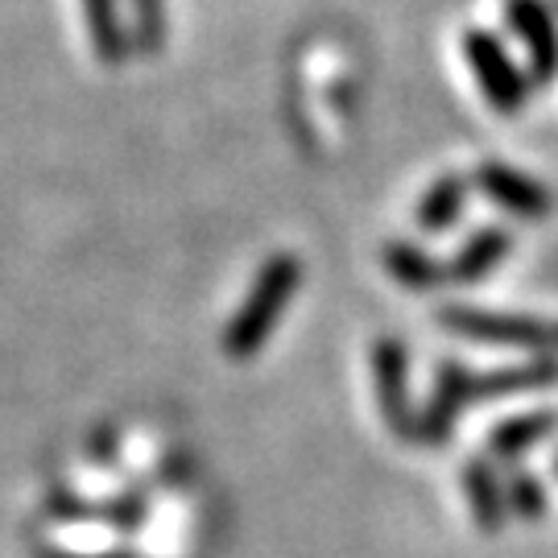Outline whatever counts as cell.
Masks as SVG:
<instances>
[{
	"label": "cell",
	"instance_id": "1",
	"mask_svg": "<svg viewBox=\"0 0 558 558\" xmlns=\"http://www.w3.org/2000/svg\"><path fill=\"white\" fill-rule=\"evenodd\" d=\"M302 281V265L294 253H278L260 265L257 281L248 290V299L240 302L236 319L223 331V348L232 360H253L265 348V339L274 336L281 311L294 302Z\"/></svg>",
	"mask_w": 558,
	"mask_h": 558
},
{
	"label": "cell",
	"instance_id": "4",
	"mask_svg": "<svg viewBox=\"0 0 558 558\" xmlns=\"http://www.w3.org/2000/svg\"><path fill=\"white\" fill-rule=\"evenodd\" d=\"M373 380H377V401L385 422L398 435H418L410 393H405V348H401V339H377L373 343Z\"/></svg>",
	"mask_w": 558,
	"mask_h": 558
},
{
	"label": "cell",
	"instance_id": "13",
	"mask_svg": "<svg viewBox=\"0 0 558 558\" xmlns=\"http://www.w3.org/2000/svg\"><path fill=\"white\" fill-rule=\"evenodd\" d=\"M555 430V414H525V418H509L500 422L497 430H493V456L500 459H513L521 456L525 447H534L538 439H546Z\"/></svg>",
	"mask_w": 558,
	"mask_h": 558
},
{
	"label": "cell",
	"instance_id": "11",
	"mask_svg": "<svg viewBox=\"0 0 558 558\" xmlns=\"http://www.w3.org/2000/svg\"><path fill=\"white\" fill-rule=\"evenodd\" d=\"M385 265H389V274L405 290H435L439 281H447V269H442L439 260H430V253H422V248L405 244V240H393L385 248Z\"/></svg>",
	"mask_w": 558,
	"mask_h": 558
},
{
	"label": "cell",
	"instance_id": "8",
	"mask_svg": "<svg viewBox=\"0 0 558 558\" xmlns=\"http://www.w3.org/2000/svg\"><path fill=\"white\" fill-rule=\"evenodd\" d=\"M505 253H509V232H500V228H484V232H476V236L459 248L456 257L442 265V269H447V281L484 278V274H493L500 260H505Z\"/></svg>",
	"mask_w": 558,
	"mask_h": 558
},
{
	"label": "cell",
	"instance_id": "7",
	"mask_svg": "<svg viewBox=\"0 0 558 558\" xmlns=\"http://www.w3.org/2000/svg\"><path fill=\"white\" fill-rule=\"evenodd\" d=\"M472 373L463 368V364H456V360H447V364H439V377H435V393H430V401H426V414H422L418 430L426 435V439H442L451 426H456L459 410L472 401Z\"/></svg>",
	"mask_w": 558,
	"mask_h": 558
},
{
	"label": "cell",
	"instance_id": "16",
	"mask_svg": "<svg viewBox=\"0 0 558 558\" xmlns=\"http://www.w3.org/2000/svg\"><path fill=\"white\" fill-rule=\"evenodd\" d=\"M513 505H518V513H525V518L542 513V488L530 476H518L513 480Z\"/></svg>",
	"mask_w": 558,
	"mask_h": 558
},
{
	"label": "cell",
	"instance_id": "10",
	"mask_svg": "<svg viewBox=\"0 0 558 558\" xmlns=\"http://www.w3.org/2000/svg\"><path fill=\"white\" fill-rule=\"evenodd\" d=\"M550 380H558L555 360H534L521 368H500L488 377L472 380V398H505V393H525V389H546Z\"/></svg>",
	"mask_w": 558,
	"mask_h": 558
},
{
	"label": "cell",
	"instance_id": "2",
	"mask_svg": "<svg viewBox=\"0 0 558 558\" xmlns=\"http://www.w3.org/2000/svg\"><path fill=\"white\" fill-rule=\"evenodd\" d=\"M463 54H468V66L476 71L480 80V92L488 96V104L497 108V112H521L525 108V75H521L513 59L505 54V46H500L493 34H484V29H468L463 34Z\"/></svg>",
	"mask_w": 558,
	"mask_h": 558
},
{
	"label": "cell",
	"instance_id": "9",
	"mask_svg": "<svg viewBox=\"0 0 558 558\" xmlns=\"http://www.w3.org/2000/svg\"><path fill=\"white\" fill-rule=\"evenodd\" d=\"M83 17H87V34L100 62L120 66L129 59V34H124V21H120L117 0H83Z\"/></svg>",
	"mask_w": 558,
	"mask_h": 558
},
{
	"label": "cell",
	"instance_id": "17",
	"mask_svg": "<svg viewBox=\"0 0 558 558\" xmlns=\"http://www.w3.org/2000/svg\"><path fill=\"white\" fill-rule=\"evenodd\" d=\"M555 348H558V323H555Z\"/></svg>",
	"mask_w": 558,
	"mask_h": 558
},
{
	"label": "cell",
	"instance_id": "6",
	"mask_svg": "<svg viewBox=\"0 0 558 558\" xmlns=\"http://www.w3.org/2000/svg\"><path fill=\"white\" fill-rule=\"evenodd\" d=\"M509 25L530 50V71L534 80H555L558 75V34L555 21L546 17L538 0H509Z\"/></svg>",
	"mask_w": 558,
	"mask_h": 558
},
{
	"label": "cell",
	"instance_id": "12",
	"mask_svg": "<svg viewBox=\"0 0 558 558\" xmlns=\"http://www.w3.org/2000/svg\"><path fill=\"white\" fill-rule=\"evenodd\" d=\"M463 199H468V182L456 179V174H442L418 203V228L422 232H447L451 223L459 220L463 211Z\"/></svg>",
	"mask_w": 558,
	"mask_h": 558
},
{
	"label": "cell",
	"instance_id": "14",
	"mask_svg": "<svg viewBox=\"0 0 558 558\" xmlns=\"http://www.w3.org/2000/svg\"><path fill=\"white\" fill-rule=\"evenodd\" d=\"M463 480H468V497H472L476 521L484 525V530H497L500 525V488H497V480H493V468L472 463Z\"/></svg>",
	"mask_w": 558,
	"mask_h": 558
},
{
	"label": "cell",
	"instance_id": "15",
	"mask_svg": "<svg viewBox=\"0 0 558 558\" xmlns=\"http://www.w3.org/2000/svg\"><path fill=\"white\" fill-rule=\"evenodd\" d=\"M133 41L141 54H158L166 41V0H133Z\"/></svg>",
	"mask_w": 558,
	"mask_h": 558
},
{
	"label": "cell",
	"instance_id": "5",
	"mask_svg": "<svg viewBox=\"0 0 558 558\" xmlns=\"http://www.w3.org/2000/svg\"><path fill=\"white\" fill-rule=\"evenodd\" d=\"M476 182L488 199L500 203L505 211L521 216V220H542V216L555 207L550 191H546L542 182H534L530 174H518V170H509V166H500V161H484L476 170Z\"/></svg>",
	"mask_w": 558,
	"mask_h": 558
},
{
	"label": "cell",
	"instance_id": "3",
	"mask_svg": "<svg viewBox=\"0 0 558 558\" xmlns=\"http://www.w3.org/2000/svg\"><path fill=\"white\" fill-rule=\"evenodd\" d=\"M447 331H459L468 339H488V343H521V348H555V323L530 319V315H493V311H447L442 315Z\"/></svg>",
	"mask_w": 558,
	"mask_h": 558
}]
</instances>
